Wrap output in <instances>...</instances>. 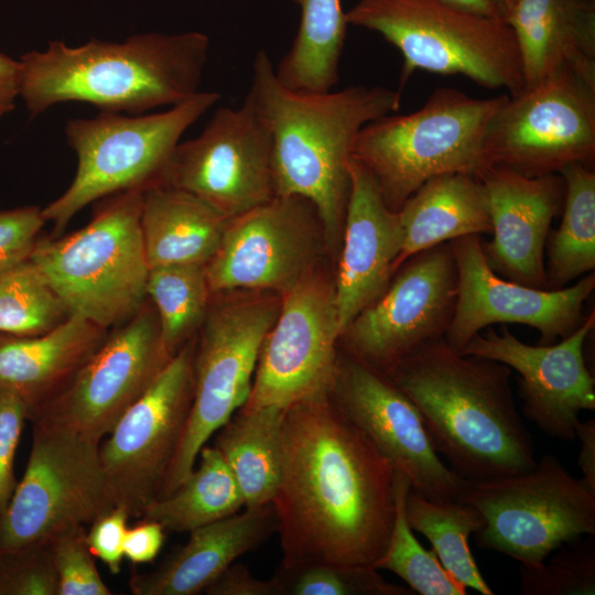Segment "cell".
I'll use <instances>...</instances> for the list:
<instances>
[{"label":"cell","mask_w":595,"mask_h":595,"mask_svg":"<svg viewBox=\"0 0 595 595\" xmlns=\"http://www.w3.org/2000/svg\"><path fill=\"white\" fill-rule=\"evenodd\" d=\"M195 345L192 338L172 356L99 444L109 498L130 517L162 495L193 400Z\"/></svg>","instance_id":"cell-12"},{"label":"cell","mask_w":595,"mask_h":595,"mask_svg":"<svg viewBox=\"0 0 595 595\" xmlns=\"http://www.w3.org/2000/svg\"><path fill=\"white\" fill-rule=\"evenodd\" d=\"M461 501L484 518L474 533L477 545L520 565H539L556 549L595 536V491L551 454L523 472L466 479Z\"/></svg>","instance_id":"cell-9"},{"label":"cell","mask_w":595,"mask_h":595,"mask_svg":"<svg viewBox=\"0 0 595 595\" xmlns=\"http://www.w3.org/2000/svg\"><path fill=\"white\" fill-rule=\"evenodd\" d=\"M405 515L411 529L430 541L440 563L458 584L483 595H494L468 543L469 537L484 524L478 509L464 501L431 500L410 488Z\"/></svg>","instance_id":"cell-33"},{"label":"cell","mask_w":595,"mask_h":595,"mask_svg":"<svg viewBox=\"0 0 595 595\" xmlns=\"http://www.w3.org/2000/svg\"><path fill=\"white\" fill-rule=\"evenodd\" d=\"M347 24L379 33L403 57L400 86L415 71L463 75L510 96L524 87L515 33L504 19L446 0H359Z\"/></svg>","instance_id":"cell-7"},{"label":"cell","mask_w":595,"mask_h":595,"mask_svg":"<svg viewBox=\"0 0 595 595\" xmlns=\"http://www.w3.org/2000/svg\"><path fill=\"white\" fill-rule=\"evenodd\" d=\"M45 223L39 206L0 209V277L30 259Z\"/></svg>","instance_id":"cell-41"},{"label":"cell","mask_w":595,"mask_h":595,"mask_svg":"<svg viewBox=\"0 0 595 595\" xmlns=\"http://www.w3.org/2000/svg\"><path fill=\"white\" fill-rule=\"evenodd\" d=\"M229 219L186 191L163 184L145 187L140 227L149 268L206 266Z\"/></svg>","instance_id":"cell-28"},{"label":"cell","mask_w":595,"mask_h":595,"mask_svg":"<svg viewBox=\"0 0 595 595\" xmlns=\"http://www.w3.org/2000/svg\"><path fill=\"white\" fill-rule=\"evenodd\" d=\"M145 293L156 311L163 345L173 356L199 331L207 314L213 294L205 266L150 268Z\"/></svg>","instance_id":"cell-34"},{"label":"cell","mask_w":595,"mask_h":595,"mask_svg":"<svg viewBox=\"0 0 595 595\" xmlns=\"http://www.w3.org/2000/svg\"><path fill=\"white\" fill-rule=\"evenodd\" d=\"M397 271L340 336L347 354L386 375L421 345L444 338L457 299L451 241L409 257Z\"/></svg>","instance_id":"cell-16"},{"label":"cell","mask_w":595,"mask_h":595,"mask_svg":"<svg viewBox=\"0 0 595 595\" xmlns=\"http://www.w3.org/2000/svg\"><path fill=\"white\" fill-rule=\"evenodd\" d=\"M278 595H413L389 583L370 565L314 564L284 567L272 577Z\"/></svg>","instance_id":"cell-37"},{"label":"cell","mask_w":595,"mask_h":595,"mask_svg":"<svg viewBox=\"0 0 595 595\" xmlns=\"http://www.w3.org/2000/svg\"><path fill=\"white\" fill-rule=\"evenodd\" d=\"M388 376L419 409L435 451L462 478L501 477L536 465L508 366L462 354L440 338L418 347Z\"/></svg>","instance_id":"cell-3"},{"label":"cell","mask_w":595,"mask_h":595,"mask_svg":"<svg viewBox=\"0 0 595 595\" xmlns=\"http://www.w3.org/2000/svg\"><path fill=\"white\" fill-rule=\"evenodd\" d=\"M595 536H585L549 555L534 566L520 565L523 595H594Z\"/></svg>","instance_id":"cell-38"},{"label":"cell","mask_w":595,"mask_h":595,"mask_svg":"<svg viewBox=\"0 0 595 595\" xmlns=\"http://www.w3.org/2000/svg\"><path fill=\"white\" fill-rule=\"evenodd\" d=\"M220 99L217 91H198L155 113L125 116L100 111L94 118L67 121L65 134L77 156L71 185L42 208L61 236L87 205L110 195L159 183L184 132Z\"/></svg>","instance_id":"cell-8"},{"label":"cell","mask_w":595,"mask_h":595,"mask_svg":"<svg viewBox=\"0 0 595 595\" xmlns=\"http://www.w3.org/2000/svg\"><path fill=\"white\" fill-rule=\"evenodd\" d=\"M317 224L313 204L299 196L274 195L230 218L205 266L212 294L235 289L279 294L288 290L312 272Z\"/></svg>","instance_id":"cell-20"},{"label":"cell","mask_w":595,"mask_h":595,"mask_svg":"<svg viewBox=\"0 0 595 595\" xmlns=\"http://www.w3.org/2000/svg\"><path fill=\"white\" fill-rule=\"evenodd\" d=\"M398 213L404 242L396 271L422 250L493 231L487 188L479 176L469 173H445L428 180Z\"/></svg>","instance_id":"cell-27"},{"label":"cell","mask_w":595,"mask_h":595,"mask_svg":"<svg viewBox=\"0 0 595 595\" xmlns=\"http://www.w3.org/2000/svg\"><path fill=\"white\" fill-rule=\"evenodd\" d=\"M99 444L33 424L25 472L0 518V553L48 542L69 527L90 524L113 507Z\"/></svg>","instance_id":"cell-11"},{"label":"cell","mask_w":595,"mask_h":595,"mask_svg":"<svg viewBox=\"0 0 595 595\" xmlns=\"http://www.w3.org/2000/svg\"><path fill=\"white\" fill-rule=\"evenodd\" d=\"M292 1L300 8V24L290 50L274 67L275 76L293 90H332L346 36L342 0Z\"/></svg>","instance_id":"cell-30"},{"label":"cell","mask_w":595,"mask_h":595,"mask_svg":"<svg viewBox=\"0 0 595 595\" xmlns=\"http://www.w3.org/2000/svg\"><path fill=\"white\" fill-rule=\"evenodd\" d=\"M197 458V467L184 482L152 501L141 518L160 522L166 531L190 532L244 508L237 482L220 452L204 445Z\"/></svg>","instance_id":"cell-31"},{"label":"cell","mask_w":595,"mask_h":595,"mask_svg":"<svg viewBox=\"0 0 595 595\" xmlns=\"http://www.w3.org/2000/svg\"><path fill=\"white\" fill-rule=\"evenodd\" d=\"M508 95L474 98L454 88L434 90L407 115H386L358 133L351 158L371 174L387 206L398 212L428 180L453 172L479 176L490 164L487 127Z\"/></svg>","instance_id":"cell-5"},{"label":"cell","mask_w":595,"mask_h":595,"mask_svg":"<svg viewBox=\"0 0 595 595\" xmlns=\"http://www.w3.org/2000/svg\"><path fill=\"white\" fill-rule=\"evenodd\" d=\"M108 331L72 314L42 335L0 333V389L18 396L30 415L64 388L101 345Z\"/></svg>","instance_id":"cell-26"},{"label":"cell","mask_w":595,"mask_h":595,"mask_svg":"<svg viewBox=\"0 0 595 595\" xmlns=\"http://www.w3.org/2000/svg\"><path fill=\"white\" fill-rule=\"evenodd\" d=\"M393 484V527L385 553L375 567L394 573L415 594L467 595V589L446 572L434 551L424 549L414 537L405 515V499L411 485L407 475L398 468H394Z\"/></svg>","instance_id":"cell-35"},{"label":"cell","mask_w":595,"mask_h":595,"mask_svg":"<svg viewBox=\"0 0 595 595\" xmlns=\"http://www.w3.org/2000/svg\"><path fill=\"white\" fill-rule=\"evenodd\" d=\"M72 312L29 259L0 277V333L18 336L45 334Z\"/></svg>","instance_id":"cell-36"},{"label":"cell","mask_w":595,"mask_h":595,"mask_svg":"<svg viewBox=\"0 0 595 595\" xmlns=\"http://www.w3.org/2000/svg\"><path fill=\"white\" fill-rule=\"evenodd\" d=\"M595 325L594 310L572 334L551 345H529L506 325L474 335L461 350L489 358L516 370L522 414L543 433L576 440L578 414L595 410V380L584 346Z\"/></svg>","instance_id":"cell-21"},{"label":"cell","mask_w":595,"mask_h":595,"mask_svg":"<svg viewBox=\"0 0 595 595\" xmlns=\"http://www.w3.org/2000/svg\"><path fill=\"white\" fill-rule=\"evenodd\" d=\"M130 516L120 507H112L98 516L87 532L90 552L99 559L112 574H118L125 558L123 542Z\"/></svg>","instance_id":"cell-43"},{"label":"cell","mask_w":595,"mask_h":595,"mask_svg":"<svg viewBox=\"0 0 595 595\" xmlns=\"http://www.w3.org/2000/svg\"><path fill=\"white\" fill-rule=\"evenodd\" d=\"M272 501L281 566L375 567L396 513L394 468L329 393L284 411Z\"/></svg>","instance_id":"cell-1"},{"label":"cell","mask_w":595,"mask_h":595,"mask_svg":"<svg viewBox=\"0 0 595 595\" xmlns=\"http://www.w3.org/2000/svg\"><path fill=\"white\" fill-rule=\"evenodd\" d=\"M339 337L334 284L311 272L280 294L244 405L286 410L329 393Z\"/></svg>","instance_id":"cell-17"},{"label":"cell","mask_w":595,"mask_h":595,"mask_svg":"<svg viewBox=\"0 0 595 595\" xmlns=\"http://www.w3.org/2000/svg\"><path fill=\"white\" fill-rule=\"evenodd\" d=\"M19 89V60H13L0 52V120L14 109Z\"/></svg>","instance_id":"cell-46"},{"label":"cell","mask_w":595,"mask_h":595,"mask_svg":"<svg viewBox=\"0 0 595 595\" xmlns=\"http://www.w3.org/2000/svg\"><path fill=\"white\" fill-rule=\"evenodd\" d=\"M277 532L273 504L245 508L232 516L190 531L184 545L160 566L134 573V595H195L204 592L240 555Z\"/></svg>","instance_id":"cell-25"},{"label":"cell","mask_w":595,"mask_h":595,"mask_svg":"<svg viewBox=\"0 0 595 595\" xmlns=\"http://www.w3.org/2000/svg\"><path fill=\"white\" fill-rule=\"evenodd\" d=\"M58 595H110L87 543L84 526L69 527L51 540Z\"/></svg>","instance_id":"cell-39"},{"label":"cell","mask_w":595,"mask_h":595,"mask_svg":"<svg viewBox=\"0 0 595 595\" xmlns=\"http://www.w3.org/2000/svg\"><path fill=\"white\" fill-rule=\"evenodd\" d=\"M248 94L270 127L274 195L311 202L331 248H340L355 140L367 123L399 110L400 90L377 85L293 90L279 82L269 54L260 50Z\"/></svg>","instance_id":"cell-2"},{"label":"cell","mask_w":595,"mask_h":595,"mask_svg":"<svg viewBox=\"0 0 595 595\" xmlns=\"http://www.w3.org/2000/svg\"><path fill=\"white\" fill-rule=\"evenodd\" d=\"M165 531L160 522L141 518L136 526L127 529L125 558L133 564L152 562L164 544Z\"/></svg>","instance_id":"cell-44"},{"label":"cell","mask_w":595,"mask_h":595,"mask_svg":"<svg viewBox=\"0 0 595 595\" xmlns=\"http://www.w3.org/2000/svg\"><path fill=\"white\" fill-rule=\"evenodd\" d=\"M28 415V407L18 396L0 389V518L18 483L15 452Z\"/></svg>","instance_id":"cell-42"},{"label":"cell","mask_w":595,"mask_h":595,"mask_svg":"<svg viewBox=\"0 0 595 595\" xmlns=\"http://www.w3.org/2000/svg\"><path fill=\"white\" fill-rule=\"evenodd\" d=\"M156 184L186 191L228 218L270 201L272 136L251 96L218 108L197 137L180 142Z\"/></svg>","instance_id":"cell-15"},{"label":"cell","mask_w":595,"mask_h":595,"mask_svg":"<svg viewBox=\"0 0 595 595\" xmlns=\"http://www.w3.org/2000/svg\"><path fill=\"white\" fill-rule=\"evenodd\" d=\"M576 439L580 440L578 466L583 473V479L595 491V420L578 421Z\"/></svg>","instance_id":"cell-47"},{"label":"cell","mask_w":595,"mask_h":595,"mask_svg":"<svg viewBox=\"0 0 595 595\" xmlns=\"http://www.w3.org/2000/svg\"><path fill=\"white\" fill-rule=\"evenodd\" d=\"M348 171L350 191L334 283L340 336L386 291L404 242L399 213L387 206L370 172L354 158Z\"/></svg>","instance_id":"cell-23"},{"label":"cell","mask_w":595,"mask_h":595,"mask_svg":"<svg viewBox=\"0 0 595 595\" xmlns=\"http://www.w3.org/2000/svg\"><path fill=\"white\" fill-rule=\"evenodd\" d=\"M171 358L147 298L130 320L108 331L96 351L29 421L100 443Z\"/></svg>","instance_id":"cell-14"},{"label":"cell","mask_w":595,"mask_h":595,"mask_svg":"<svg viewBox=\"0 0 595 595\" xmlns=\"http://www.w3.org/2000/svg\"><path fill=\"white\" fill-rule=\"evenodd\" d=\"M524 87L571 72L595 86V0H515L506 15Z\"/></svg>","instance_id":"cell-24"},{"label":"cell","mask_w":595,"mask_h":595,"mask_svg":"<svg viewBox=\"0 0 595 595\" xmlns=\"http://www.w3.org/2000/svg\"><path fill=\"white\" fill-rule=\"evenodd\" d=\"M513 1L515 0H501V2L504 3V7L506 9V15H507L508 10L511 8Z\"/></svg>","instance_id":"cell-49"},{"label":"cell","mask_w":595,"mask_h":595,"mask_svg":"<svg viewBox=\"0 0 595 595\" xmlns=\"http://www.w3.org/2000/svg\"><path fill=\"white\" fill-rule=\"evenodd\" d=\"M479 177L490 205L493 237L489 241L482 239L489 268L504 279L545 289V242L552 220L563 208L562 176H526L491 165Z\"/></svg>","instance_id":"cell-22"},{"label":"cell","mask_w":595,"mask_h":595,"mask_svg":"<svg viewBox=\"0 0 595 595\" xmlns=\"http://www.w3.org/2000/svg\"><path fill=\"white\" fill-rule=\"evenodd\" d=\"M208 51L209 39L198 31L91 39L79 46L55 40L20 57L19 97L32 116L69 101L142 115L197 94Z\"/></svg>","instance_id":"cell-4"},{"label":"cell","mask_w":595,"mask_h":595,"mask_svg":"<svg viewBox=\"0 0 595 595\" xmlns=\"http://www.w3.org/2000/svg\"><path fill=\"white\" fill-rule=\"evenodd\" d=\"M0 595H58L51 541L0 553Z\"/></svg>","instance_id":"cell-40"},{"label":"cell","mask_w":595,"mask_h":595,"mask_svg":"<svg viewBox=\"0 0 595 595\" xmlns=\"http://www.w3.org/2000/svg\"><path fill=\"white\" fill-rule=\"evenodd\" d=\"M329 394L345 415L402 470L411 489L439 501H461L466 479L443 463L423 418L386 374L337 353Z\"/></svg>","instance_id":"cell-18"},{"label":"cell","mask_w":595,"mask_h":595,"mask_svg":"<svg viewBox=\"0 0 595 595\" xmlns=\"http://www.w3.org/2000/svg\"><path fill=\"white\" fill-rule=\"evenodd\" d=\"M143 191L98 201L86 226L65 236L41 237L30 257L72 314L106 329L130 320L147 300Z\"/></svg>","instance_id":"cell-6"},{"label":"cell","mask_w":595,"mask_h":595,"mask_svg":"<svg viewBox=\"0 0 595 595\" xmlns=\"http://www.w3.org/2000/svg\"><path fill=\"white\" fill-rule=\"evenodd\" d=\"M491 165L526 176L559 174L595 163V86L571 72L553 74L508 95L485 134Z\"/></svg>","instance_id":"cell-13"},{"label":"cell","mask_w":595,"mask_h":595,"mask_svg":"<svg viewBox=\"0 0 595 595\" xmlns=\"http://www.w3.org/2000/svg\"><path fill=\"white\" fill-rule=\"evenodd\" d=\"M279 307L280 299L263 296L209 303L195 345L188 418L161 496L184 482L209 437L247 402Z\"/></svg>","instance_id":"cell-10"},{"label":"cell","mask_w":595,"mask_h":595,"mask_svg":"<svg viewBox=\"0 0 595 595\" xmlns=\"http://www.w3.org/2000/svg\"><path fill=\"white\" fill-rule=\"evenodd\" d=\"M457 268V299L444 339L461 351L482 329L518 324L540 333L538 345L555 344L583 323V309L595 289V272L559 290L537 289L496 274L482 248V236L451 241Z\"/></svg>","instance_id":"cell-19"},{"label":"cell","mask_w":595,"mask_h":595,"mask_svg":"<svg viewBox=\"0 0 595 595\" xmlns=\"http://www.w3.org/2000/svg\"><path fill=\"white\" fill-rule=\"evenodd\" d=\"M284 411L242 405L218 431L214 446L231 470L244 508L271 504L282 472Z\"/></svg>","instance_id":"cell-29"},{"label":"cell","mask_w":595,"mask_h":595,"mask_svg":"<svg viewBox=\"0 0 595 595\" xmlns=\"http://www.w3.org/2000/svg\"><path fill=\"white\" fill-rule=\"evenodd\" d=\"M559 174L565 195L560 226L545 242L547 290L563 289L595 269V171L574 163Z\"/></svg>","instance_id":"cell-32"},{"label":"cell","mask_w":595,"mask_h":595,"mask_svg":"<svg viewBox=\"0 0 595 595\" xmlns=\"http://www.w3.org/2000/svg\"><path fill=\"white\" fill-rule=\"evenodd\" d=\"M466 10L506 20V9L501 0H446Z\"/></svg>","instance_id":"cell-48"},{"label":"cell","mask_w":595,"mask_h":595,"mask_svg":"<svg viewBox=\"0 0 595 595\" xmlns=\"http://www.w3.org/2000/svg\"><path fill=\"white\" fill-rule=\"evenodd\" d=\"M204 593L208 595H278L272 578H257L245 564L235 562Z\"/></svg>","instance_id":"cell-45"}]
</instances>
